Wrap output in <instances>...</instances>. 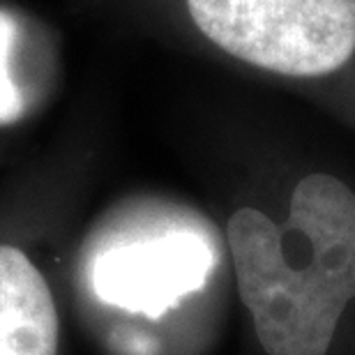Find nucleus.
<instances>
[{
	"label": "nucleus",
	"instance_id": "nucleus-5",
	"mask_svg": "<svg viewBox=\"0 0 355 355\" xmlns=\"http://www.w3.org/2000/svg\"><path fill=\"white\" fill-rule=\"evenodd\" d=\"M19 42V24L10 12L0 10V127L24 116L26 102L14 79V49Z\"/></svg>",
	"mask_w": 355,
	"mask_h": 355
},
{
	"label": "nucleus",
	"instance_id": "nucleus-1",
	"mask_svg": "<svg viewBox=\"0 0 355 355\" xmlns=\"http://www.w3.org/2000/svg\"><path fill=\"white\" fill-rule=\"evenodd\" d=\"M226 240L240 300L268 355H325L355 297V191L330 173L295 182L275 222L245 205Z\"/></svg>",
	"mask_w": 355,
	"mask_h": 355
},
{
	"label": "nucleus",
	"instance_id": "nucleus-2",
	"mask_svg": "<svg viewBox=\"0 0 355 355\" xmlns=\"http://www.w3.org/2000/svg\"><path fill=\"white\" fill-rule=\"evenodd\" d=\"M196 31L261 74L321 83L355 65V0H184Z\"/></svg>",
	"mask_w": 355,
	"mask_h": 355
},
{
	"label": "nucleus",
	"instance_id": "nucleus-3",
	"mask_svg": "<svg viewBox=\"0 0 355 355\" xmlns=\"http://www.w3.org/2000/svg\"><path fill=\"white\" fill-rule=\"evenodd\" d=\"M212 266L205 240L171 233L102 254L92 268V288L113 307L159 318L184 295L203 288Z\"/></svg>",
	"mask_w": 355,
	"mask_h": 355
},
{
	"label": "nucleus",
	"instance_id": "nucleus-4",
	"mask_svg": "<svg viewBox=\"0 0 355 355\" xmlns=\"http://www.w3.org/2000/svg\"><path fill=\"white\" fill-rule=\"evenodd\" d=\"M58 314L33 261L0 245V355H55Z\"/></svg>",
	"mask_w": 355,
	"mask_h": 355
}]
</instances>
